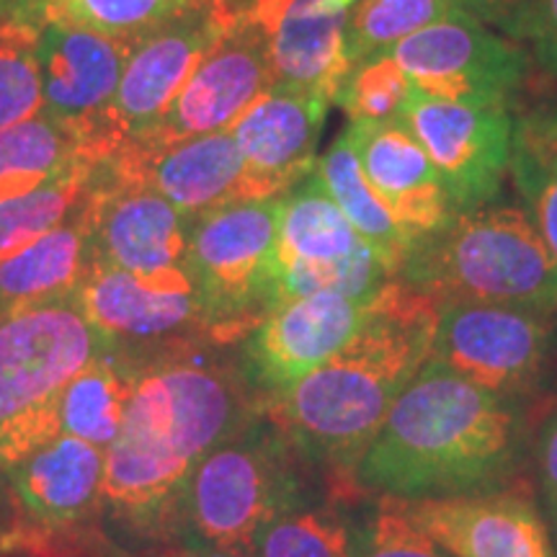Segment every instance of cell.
I'll return each mask as SVG.
<instances>
[{
    "mask_svg": "<svg viewBox=\"0 0 557 557\" xmlns=\"http://www.w3.org/2000/svg\"><path fill=\"white\" fill-rule=\"evenodd\" d=\"M385 52L418 94L465 107H506L529 70L524 47L459 5Z\"/></svg>",
    "mask_w": 557,
    "mask_h": 557,
    "instance_id": "cell-7",
    "label": "cell"
},
{
    "mask_svg": "<svg viewBox=\"0 0 557 557\" xmlns=\"http://www.w3.org/2000/svg\"><path fill=\"white\" fill-rule=\"evenodd\" d=\"M436 297L393 278L369 305L357 336L336 357L263 400L261 410L312 468L351 475L400 393L431 359Z\"/></svg>",
    "mask_w": 557,
    "mask_h": 557,
    "instance_id": "cell-2",
    "label": "cell"
},
{
    "mask_svg": "<svg viewBox=\"0 0 557 557\" xmlns=\"http://www.w3.org/2000/svg\"><path fill=\"white\" fill-rule=\"evenodd\" d=\"M94 261L160 276L186 271L191 218L148 186L114 176L99 163L88 197Z\"/></svg>",
    "mask_w": 557,
    "mask_h": 557,
    "instance_id": "cell-16",
    "label": "cell"
},
{
    "mask_svg": "<svg viewBox=\"0 0 557 557\" xmlns=\"http://www.w3.org/2000/svg\"><path fill=\"white\" fill-rule=\"evenodd\" d=\"M500 26L521 41L542 73L557 81V0H527Z\"/></svg>",
    "mask_w": 557,
    "mask_h": 557,
    "instance_id": "cell-34",
    "label": "cell"
},
{
    "mask_svg": "<svg viewBox=\"0 0 557 557\" xmlns=\"http://www.w3.org/2000/svg\"><path fill=\"white\" fill-rule=\"evenodd\" d=\"M549 333L547 310L442 302L431 361L508 400L537 382L549 351Z\"/></svg>",
    "mask_w": 557,
    "mask_h": 557,
    "instance_id": "cell-10",
    "label": "cell"
},
{
    "mask_svg": "<svg viewBox=\"0 0 557 557\" xmlns=\"http://www.w3.org/2000/svg\"><path fill=\"white\" fill-rule=\"evenodd\" d=\"M267 34L243 5L233 26L205 54L184 83L169 111L148 135L129 139L139 145H165L176 139L225 132L250 103L271 88ZM127 145V143H124Z\"/></svg>",
    "mask_w": 557,
    "mask_h": 557,
    "instance_id": "cell-15",
    "label": "cell"
},
{
    "mask_svg": "<svg viewBox=\"0 0 557 557\" xmlns=\"http://www.w3.org/2000/svg\"><path fill=\"white\" fill-rule=\"evenodd\" d=\"M135 39L45 24L37 58L41 75V114L78 132L90 163H103L116 150L111 103Z\"/></svg>",
    "mask_w": 557,
    "mask_h": 557,
    "instance_id": "cell-12",
    "label": "cell"
},
{
    "mask_svg": "<svg viewBox=\"0 0 557 557\" xmlns=\"http://www.w3.org/2000/svg\"><path fill=\"white\" fill-rule=\"evenodd\" d=\"M315 173L323 181L331 199L336 201L341 212L346 214V220L351 222V227L361 235V240L380 256V261L385 263L389 274L398 278L403 261H406L413 243L406 238L398 222L393 220V214L382 205L377 191L369 186L357 152H354L348 129L341 132L333 148L318 160Z\"/></svg>",
    "mask_w": 557,
    "mask_h": 557,
    "instance_id": "cell-24",
    "label": "cell"
},
{
    "mask_svg": "<svg viewBox=\"0 0 557 557\" xmlns=\"http://www.w3.org/2000/svg\"><path fill=\"white\" fill-rule=\"evenodd\" d=\"M246 11L269 45L271 86L336 101L354 62L348 54V11L323 0H250Z\"/></svg>",
    "mask_w": 557,
    "mask_h": 557,
    "instance_id": "cell-18",
    "label": "cell"
},
{
    "mask_svg": "<svg viewBox=\"0 0 557 557\" xmlns=\"http://www.w3.org/2000/svg\"><path fill=\"white\" fill-rule=\"evenodd\" d=\"M346 129L369 186L410 243L447 225L455 209L434 163L406 122H348Z\"/></svg>",
    "mask_w": 557,
    "mask_h": 557,
    "instance_id": "cell-21",
    "label": "cell"
},
{
    "mask_svg": "<svg viewBox=\"0 0 557 557\" xmlns=\"http://www.w3.org/2000/svg\"><path fill=\"white\" fill-rule=\"evenodd\" d=\"M369 305L336 292L278 302L238 344L240 367L261 403L336 357L359 333Z\"/></svg>",
    "mask_w": 557,
    "mask_h": 557,
    "instance_id": "cell-14",
    "label": "cell"
},
{
    "mask_svg": "<svg viewBox=\"0 0 557 557\" xmlns=\"http://www.w3.org/2000/svg\"><path fill=\"white\" fill-rule=\"evenodd\" d=\"M230 348L197 341L132 364L127 413L103 470V524L129 555L169 553L194 465L261 413Z\"/></svg>",
    "mask_w": 557,
    "mask_h": 557,
    "instance_id": "cell-1",
    "label": "cell"
},
{
    "mask_svg": "<svg viewBox=\"0 0 557 557\" xmlns=\"http://www.w3.org/2000/svg\"><path fill=\"white\" fill-rule=\"evenodd\" d=\"M103 165L114 176L158 191L189 218L233 201L261 199L230 129L165 145L127 143Z\"/></svg>",
    "mask_w": 557,
    "mask_h": 557,
    "instance_id": "cell-17",
    "label": "cell"
},
{
    "mask_svg": "<svg viewBox=\"0 0 557 557\" xmlns=\"http://www.w3.org/2000/svg\"><path fill=\"white\" fill-rule=\"evenodd\" d=\"M54 3L60 0H0V21H16L32 29H41Z\"/></svg>",
    "mask_w": 557,
    "mask_h": 557,
    "instance_id": "cell-36",
    "label": "cell"
},
{
    "mask_svg": "<svg viewBox=\"0 0 557 557\" xmlns=\"http://www.w3.org/2000/svg\"><path fill=\"white\" fill-rule=\"evenodd\" d=\"M75 297L111 351L129 364L169 348L209 341L186 271L135 276L94 261Z\"/></svg>",
    "mask_w": 557,
    "mask_h": 557,
    "instance_id": "cell-9",
    "label": "cell"
},
{
    "mask_svg": "<svg viewBox=\"0 0 557 557\" xmlns=\"http://www.w3.org/2000/svg\"><path fill=\"white\" fill-rule=\"evenodd\" d=\"M88 197L62 225L0 259V320L78 289L94 263Z\"/></svg>",
    "mask_w": 557,
    "mask_h": 557,
    "instance_id": "cell-22",
    "label": "cell"
},
{
    "mask_svg": "<svg viewBox=\"0 0 557 557\" xmlns=\"http://www.w3.org/2000/svg\"><path fill=\"white\" fill-rule=\"evenodd\" d=\"M534 459H537L542 500H545L549 519H553L557 513V408L542 421Z\"/></svg>",
    "mask_w": 557,
    "mask_h": 557,
    "instance_id": "cell-35",
    "label": "cell"
},
{
    "mask_svg": "<svg viewBox=\"0 0 557 557\" xmlns=\"http://www.w3.org/2000/svg\"><path fill=\"white\" fill-rule=\"evenodd\" d=\"M0 521H3V498H0Z\"/></svg>",
    "mask_w": 557,
    "mask_h": 557,
    "instance_id": "cell-42",
    "label": "cell"
},
{
    "mask_svg": "<svg viewBox=\"0 0 557 557\" xmlns=\"http://www.w3.org/2000/svg\"><path fill=\"white\" fill-rule=\"evenodd\" d=\"M553 524H555V529H557V513L553 517Z\"/></svg>",
    "mask_w": 557,
    "mask_h": 557,
    "instance_id": "cell-43",
    "label": "cell"
},
{
    "mask_svg": "<svg viewBox=\"0 0 557 557\" xmlns=\"http://www.w3.org/2000/svg\"><path fill=\"white\" fill-rule=\"evenodd\" d=\"M132 395V364L109 348L58 395L62 434L109 449L120 434Z\"/></svg>",
    "mask_w": 557,
    "mask_h": 557,
    "instance_id": "cell-25",
    "label": "cell"
},
{
    "mask_svg": "<svg viewBox=\"0 0 557 557\" xmlns=\"http://www.w3.org/2000/svg\"><path fill=\"white\" fill-rule=\"evenodd\" d=\"M163 557H248V555L227 553V549H214V547H201V545H176Z\"/></svg>",
    "mask_w": 557,
    "mask_h": 557,
    "instance_id": "cell-38",
    "label": "cell"
},
{
    "mask_svg": "<svg viewBox=\"0 0 557 557\" xmlns=\"http://www.w3.org/2000/svg\"><path fill=\"white\" fill-rule=\"evenodd\" d=\"M107 351L75 292L0 320V426L58 398Z\"/></svg>",
    "mask_w": 557,
    "mask_h": 557,
    "instance_id": "cell-11",
    "label": "cell"
},
{
    "mask_svg": "<svg viewBox=\"0 0 557 557\" xmlns=\"http://www.w3.org/2000/svg\"><path fill=\"white\" fill-rule=\"evenodd\" d=\"M323 3L331 5V9H336V11H348L351 9L354 0H323Z\"/></svg>",
    "mask_w": 557,
    "mask_h": 557,
    "instance_id": "cell-39",
    "label": "cell"
},
{
    "mask_svg": "<svg viewBox=\"0 0 557 557\" xmlns=\"http://www.w3.org/2000/svg\"><path fill=\"white\" fill-rule=\"evenodd\" d=\"M457 5L451 0H359L348 13V54L351 62L385 52L410 34L442 21Z\"/></svg>",
    "mask_w": 557,
    "mask_h": 557,
    "instance_id": "cell-29",
    "label": "cell"
},
{
    "mask_svg": "<svg viewBox=\"0 0 557 557\" xmlns=\"http://www.w3.org/2000/svg\"><path fill=\"white\" fill-rule=\"evenodd\" d=\"M369 246L341 212L315 171L282 197L276 269L323 267L361 253Z\"/></svg>",
    "mask_w": 557,
    "mask_h": 557,
    "instance_id": "cell-23",
    "label": "cell"
},
{
    "mask_svg": "<svg viewBox=\"0 0 557 557\" xmlns=\"http://www.w3.org/2000/svg\"><path fill=\"white\" fill-rule=\"evenodd\" d=\"M410 99V81L387 52L357 62L341 86L336 103L348 122H395L403 120Z\"/></svg>",
    "mask_w": 557,
    "mask_h": 557,
    "instance_id": "cell-31",
    "label": "cell"
},
{
    "mask_svg": "<svg viewBox=\"0 0 557 557\" xmlns=\"http://www.w3.org/2000/svg\"><path fill=\"white\" fill-rule=\"evenodd\" d=\"M186 0H60L45 24H67L116 39H137Z\"/></svg>",
    "mask_w": 557,
    "mask_h": 557,
    "instance_id": "cell-32",
    "label": "cell"
},
{
    "mask_svg": "<svg viewBox=\"0 0 557 557\" xmlns=\"http://www.w3.org/2000/svg\"><path fill=\"white\" fill-rule=\"evenodd\" d=\"M527 214L557 263V122L534 109L513 127L511 165Z\"/></svg>",
    "mask_w": 557,
    "mask_h": 557,
    "instance_id": "cell-27",
    "label": "cell"
},
{
    "mask_svg": "<svg viewBox=\"0 0 557 557\" xmlns=\"http://www.w3.org/2000/svg\"><path fill=\"white\" fill-rule=\"evenodd\" d=\"M81 160L90 163L78 132L45 114L0 129V199L37 189Z\"/></svg>",
    "mask_w": 557,
    "mask_h": 557,
    "instance_id": "cell-26",
    "label": "cell"
},
{
    "mask_svg": "<svg viewBox=\"0 0 557 557\" xmlns=\"http://www.w3.org/2000/svg\"><path fill=\"white\" fill-rule=\"evenodd\" d=\"M542 111H547L549 116H553V120L557 122V101H553V103H547V107H542Z\"/></svg>",
    "mask_w": 557,
    "mask_h": 557,
    "instance_id": "cell-40",
    "label": "cell"
},
{
    "mask_svg": "<svg viewBox=\"0 0 557 557\" xmlns=\"http://www.w3.org/2000/svg\"><path fill=\"white\" fill-rule=\"evenodd\" d=\"M282 197L233 201L191 218L186 274L212 344L238 346L276 308Z\"/></svg>",
    "mask_w": 557,
    "mask_h": 557,
    "instance_id": "cell-6",
    "label": "cell"
},
{
    "mask_svg": "<svg viewBox=\"0 0 557 557\" xmlns=\"http://www.w3.org/2000/svg\"><path fill=\"white\" fill-rule=\"evenodd\" d=\"M451 3H455V5H459V9H465V11H468L470 0H451Z\"/></svg>",
    "mask_w": 557,
    "mask_h": 557,
    "instance_id": "cell-41",
    "label": "cell"
},
{
    "mask_svg": "<svg viewBox=\"0 0 557 557\" xmlns=\"http://www.w3.org/2000/svg\"><path fill=\"white\" fill-rule=\"evenodd\" d=\"M421 529L455 557H557L545 519L519 491L403 500Z\"/></svg>",
    "mask_w": 557,
    "mask_h": 557,
    "instance_id": "cell-19",
    "label": "cell"
},
{
    "mask_svg": "<svg viewBox=\"0 0 557 557\" xmlns=\"http://www.w3.org/2000/svg\"><path fill=\"white\" fill-rule=\"evenodd\" d=\"M517 455L519 418L508 400L429 359L348 478L400 500L470 496L493 491Z\"/></svg>",
    "mask_w": 557,
    "mask_h": 557,
    "instance_id": "cell-3",
    "label": "cell"
},
{
    "mask_svg": "<svg viewBox=\"0 0 557 557\" xmlns=\"http://www.w3.org/2000/svg\"><path fill=\"white\" fill-rule=\"evenodd\" d=\"M527 0H470L468 11L475 13L478 18L493 21V24H500L506 16H511L513 11L519 9Z\"/></svg>",
    "mask_w": 557,
    "mask_h": 557,
    "instance_id": "cell-37",
    "label": "cell"
},
{
    "mask_svg": "<svg viewBox=\"0 0 557 557\" xmlns=\"http://www.w3.org/2000/svg\"><path fill=\"white\" fill-rule=\"evenodd\" d=\"M442 178L455 212L487 205L511 165L513 122L506 107H465L410 88L403 114Z\"/></svg>",
    "mask_w": 557,
    "mask_h": 557,
    "instance_id": "cell-13",
    "label": "cell"
},
{
    "mask_svg": "<svg viewBox=\"0 0 557 557\" xmlns=\"http://www.w3.org/2000/svg\"><path fill=\"white\" fill-rule=\"evenodd\" d=\"M331 103L271 86L230 127L259 197H278L315 171V150Z\"/></svg>",
    "mask_w": 557,
    "mask_h": 557,
    "instance_id": "cell-20",
    "label": "cell"
},
{
    "mask_svg": "<svg viewBox=\"0 0 557 557\" xmlns=\"http://www.w3.org/2000/svg\"><path fill=\"white\" fill-rule=\"evenodd\" d=\"M240 9L235 0H186L152 29L139 34L111 103L116 150L129 139L148 135L163 120L178 90L233 26Z\"/></svg>",
    "mask_w": 557,
    "mask_h": 557,
    "instance_id": "cell-8",
    "label": "cell"
},
{
    "mask_svg": "<svg viewBox=\"0 0 557 557\" xmlns=\"http://www.w3.org/2000/svg\"><path fill=\"white\" fill-rule=\"evenodd\" d=\"M250 557H354L351 527L331 504H302L259 532Z\"/></svg>",
    "mask_w": 557,
    "mask_h": 557,
    "instance_id": "cell-28",
    "label": "cell"
},
{
    "mask_svg": "<svg viewBox=\"0 0 557 557\" xmlns=\"http://www.w3.org/2000/svg\"><path fill=\"white\" fill-rule=\"evenodd\" d=\"M39 29L0 21V129L41 114Z\"/></svg>",
    "mask_w": 557,
    "mask_h": 557,
    "instance_id": "cell-30",
    "label": "cell"
},
{
    "mask_svg": "<svg viewBox=\"0 0 557 557\" xmlns=\"http://www.w3.org/2000/svg\"><path fill=\"white\" fill-rule=\"evenodd\" d=\"M312 472L310 459L261 410L194 465L178 496L173 547L201 545L250 557L263 527L310 504Z\"/></svg>",
    "mask_w": 557,
    "mask_h": 557,
    "instance_id": "cell-4",
    "label": "cell"
},
{
    "mask_svg": "<svg viewBox=\"0 0 557 557\" xmlns=\"http://www.w3.org/2000/svg\"><path fill=\"white\" fill-rule=\"evenodd\" d=\"M354 557H455L406 511L400 498L382 496L377 508L351 529Z\"/></svg>",
    "mask_w": 557,
    "mask_h": 557,
    "instance_id": "cell-33",
    "label": "cell"
},
{
    "mask_svg": "<svg viewBox=\"0 0 557 557\" xmlns=\"http://www.w3.org/2000/svg\"><path fill=\"white\" fill-rule=\"evenodd\" d=\"M438 302L557 310V263L527 209L487 201L410 246L398 274Z\"/></svg>",
    "mask_w": 557,
    "mask_h": 557,
    "instance_id": "cell-5",
    "label": "cell"
}]
</instances>
